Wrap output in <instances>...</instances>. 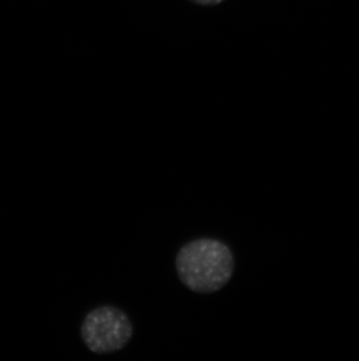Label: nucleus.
Listing matches in <instances>:
<instances>
[{"label":"nucleus","mask_w":359,"mask_h":361,"mask_svg":"<svg viewBox=\"0 0 359 361\" xmlns=\"http://www.w3.org/2000/svg\"><path fill=\"white\" fill-rule=\"evenodd\" d=\"M194 3L200 4V5H217L224 0H191Z\"/></svg>","instance_id":"3"},{"label":"nucleus","mask_w":359,"mask_h":361,"mask_svg":"<svg viewBox=\"0 0 359 361\" xmlns=\"http://www.w3.org/2000/svg\"><path fill=\"white\" fill-rule=\"evenodd\" d=\"M175 266L180 280L188 289L213 293L230 282L234 259L225 243L204 238L183 245L177 252Z\"/></svg>","instance_id":"1"},{"label":"nucleus","mask_w":359,"mask_h":361,"mask_svg":"<svg viewBox=\"0 0 359 361\" xmlns=\"http://www.w3.org/2000/svg\"><path fill=\"white\" fill-rule=\"evenodd\" d=\"M132 323L117 307L104 305L90 311L82 324L81 334L89 350L99 355L125 348L132 338Z\"/></svg>","instance_id":"2"}]
</instances>
